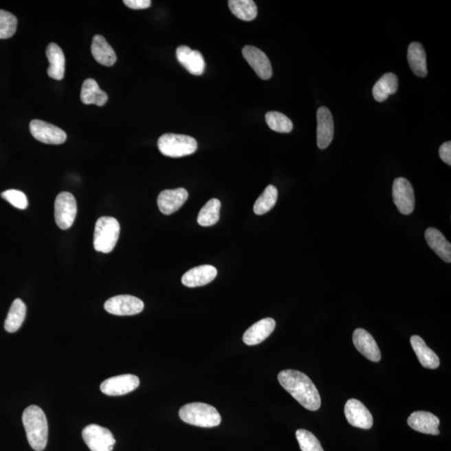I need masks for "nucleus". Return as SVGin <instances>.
Here are the masks:
<instances>
[{
  "mask_svg": "<svg viewBox=\"0 0 451 451\" xmlns=\"http://www.w3.org/2000/svg\"><path fill=\"white\" fill-rule=\"evenodd\" d=\"M280 384L305 409L316 411L321 406L320 392L308 375L294 369L279 373Z\"/></svg>",
  "mask_w": 451,
  "mask_h": 451,
  "instance_id": "obj_1",
  "label": "nucleus"
},
{
  "mask_svg": "<svg viewBox=\"0 0 451 451\" xmlns=\"http://www.w3.org/2000/svg\"><path fill=\"white\" fill-rule=\"evenodd\" d=\"M27 439L34 450L45 449L48 442V421L44 411L37 406L27 407L22 416Z\"/></svg>",
  "mask_w": 451,
  "mask_h": 451,
  "instance_id": "obj_2",
  "label": "nucleus"
},
{
  "mask_svg": "<svg viewBox=\"0 0 451 451\" xmlns=\"http://www.w3.org/2000/svg\"><path fill=\"white\" fill-rule=\"evenodd\" d=\"M179 416L189 425L212 428L219 426L221 417L215 407L204 403H190L181 408Z\"/></svg>",
  "mask_w": 451,
  "mask_h": 451,
  "instance_id": "obj_3",
  "label": "nucleus"
},
{
  "mask_svg": "<svg viewBox=\"0 0 451 451\" xmlns=\"http://www.w3.org/2000/svg\"><path fill=\"white\" fill-rule=\"evenodd\" d=\"M120 231L118 220L111 217H101L97 220L94 232V248L97 252L109 254L114 250Z\"/></svg>",
  "mask_w": 451,
  "mask_h": 451,
  "instance_id": "obj_4",
  "label": "nucleus"
},
{
  "mask_svg": "<svg viewBox=\"0 0 451 451\" xmlns=\"http://www.w3.org/2000/svg\"><path fill=\"white\" fill-rule=\"evenodd\" d=\"M158 148L166 157H182L195 153L197 142L189 135L168 133L159 138Z\"/></svg>",
  "mask_w": 451,
  "mask_h": 451,
  "instance_id": "obj_5",
  "label": "nucleus"
},
{
  "mask_svg": "<svg viewBox=\"0 0 451 451\" xmlns=\"http://www.w3.org/2000/svg\"><path fill=\"white\" fill-rule=\"evenodd\" d=\"M77 214V204L72 193L63 192L57 196L54 202V219L58 227L63 230L72 227Z\"/></svg>",
  "mask_w": 451,
  "mask_h": 451,
  "instance_id": "obj_6",
  "label": "nucleus"
},
{
  "mask_svg": "<svg viewBox=\"0 0 451 451\" xmlns=\"http://www.w3.org/2000/svg\"><path fill=\"white\" fill-rule=\"evenodd\" d=\"M82 437L91 451H112L116 444V439L111 431L97 425L85 427Z\"/></svg>",
  "mask_w": 451,
  "mask_h": 451,
  "instance_id": "obj_7",
  "label": "nucleus"
},
{
  "mask_svg": "<svg viewBox=\"0 0 451 451\" xmlns=\"http://www.w3.org/2000/svg\"><path fill=\"white\" fill-rule=\"evenodd\" d=\"M393 200L399 212L403 215H410L413 212L415 205L413 186L407 179L399 177L393 184Z\"/></svg>",
  "mask_w": 451,
  "mask_h": 451,
  "instance_id": "obj_8",
  "label": "nucleus"
},
{
  "mask_svg": "<svg viewBox=\"0 0 451 451\" xmlns=\"http://www.w3.org/2000/svg\"><path fill=\"white\" fill-rule=\"evenodd\" d=\"M104 309L118 316H131L142 312L144 302L131 295H118L108 299L104 303Z\"/></svg>",
  "mask_w": 451,
  "mask_h": 451,
  "instance_id": "obj_9",
  "label": "nucleus"
},
{
  "mask_svg": "<svg viewBox=\"0 0 451 451\" xmlns=\"http://www.w3.org/2000/svg\"><path fill=\"white\" fill-rule=\"evenodd\" d=\"M30 130L37 141L45 144L60 145L67 138V135L60 128L40 120H33L30 124Z\"/></svg>",
  "mask_w": 451,
  "mask_h": 451,
  "instance_id": "obj_10",
  "label": "nucleus"
},
{
  "mask_svg": "<svg viewBox=\"0 0 451 451\" xmlns=\"http://www.w3.org/2000/svg\"><path fill=\"white\" fill-rule=\"evenodd\" d=\"M139 386L140 380L137 375H122L104 380L100 384V390L107 395L120 396L129 394Z\"/></svg>",
  "mask_w": 451,
  "mask_h": 451,
  "instance_id": "obj_11",
  "label": "nucleus"
},
{
  "mask_svg": "<svg viewBox=\"0 0 451 451\" xmlns=\"http://www.w3.org/2000/svg\"><path fill=\"white\" fill-rule=\"evenodd\" d=\"M345 417L351 426L368 430L373 426V416L362 402L355 399H349L344 407Z\"/></svg>",
  "mask_w": 451,
  "mask_h": 451,
  "instance_id": "obj_12",
  "label": "nucleus"
},
{
  "mask_svg": "<svg viewBox=\"0 0 451 451\" xmlns=\"http://www.w3.org/2000/svg\"><path fill=\"white\" fill-rule=\"evenodd\" d=\"M243 56L262 80H270L273 76L271 62L261 50L247 45L243 49Z\"/></svg>",
  "mask_w": 451,
  "mask_h": 451,
  "instance_id": "obj_13",
  "label": "nucleus"
},
{
  "mask_svg": "<svg viewBox=\"0 0 451 451\" xmlns=\"http://www.w3.org/2000/svg\"><path fill=\"white\" fill-rule=\"evenodd\" d=\"M353 342L357 351L368 360L379 362L381 353L378 344L371 333L364 329H357L353 334Z\"/></svg>",
  "mask_w": 451,
  "mask_h": 451,
  "instance_id": "obj_14",
  "label": "nucleus"
},
{
  "mask_svg": "<svg viewBox=\"0 0 451 451\" xmlns=\"http://www.w3.org/2000/svg\"><path fill=\"white\" fill-rule=\"evenodd\" d=\"M188 198V190L184 188L164 190L159 194L158 208L165 215H170L180 209Z\"/></svg>",
  "mask_w": 451,
  "mask_h": 451,
  "instance_id": "obj_15",
  "label": "nucleus"
},
{
  "mask_svg": "<svg viewBox=\"0 0 451 451\" xmlns=\"http://www.w3.org/2000/svg\"><path fill=\"white\" fill-rule=\"evenodd\" d=\"M317 143L318 148L326 149L332 142L334 124L331 112L326 107H320L317 112Z\"/></svg>",
  "mask_w": 451,
  "mask_h": 451,
  "instance_id": "obj_16",
  "label": "nucleus"
},
{
  "mask_svg": "<svg viewBox=\"0 0 451 451\" xmlns=\"http://www.w3.org/2000/svg\"><path fill=\"white\" fill-rule=\"evenodd\" d=\"M177 58L179 63L188 69L194 76H199L205 72L206 63L202 54L188 47L182 45L177 50Z\"/></svg>",
  "mask_w": 451,
  "mask_h": 451,
  "instance_id": "obj_17",
  "label": "nucleus"
},
{
  "mask_svg": "<svg viewBox=\"0 0 451 451\" xmlns=\"http://www.w3.org/2000/svg\"><path fill=\"white\" fill-rule=\"evenodd\" d=\"M408 425L418 432L427 434H439V419L437 416L426 411H416L408 418Z\"/></svg>",
  "mask_w": 451,
  "mask_h": 451,
  "instance_id": "obj_18",
  "label": "nucleus"
},
{
  "mask_svg": "<svg viewBox=\"0 0 451 451\" xmlns=\"http://www.w3.org/2000/svg\"><path fill=\"white\" fill-rule=\"evenodd\" d=\"M217 270L212 265H201L192 268L182 276V285L188 287L208 285L217 277Z\"/></svg>",
  "mask_w": 451,
  "mask_h": 451,
  "instance_id": "obj_19",
  "label": "nucleus"
},
{
  "mask_svg": "<svg viewBox=\"0 0 451 451\" xmlns=\"http://www.w3.org/2000/svg\"><path fill=\"white\" fill-rule=\"evenodd\" d=\"M276 322L273 318H267L256 322L243 334V342L247 345H256L262 343L274 331Z\"/></svg>",
  "mask_w": 451,
  "mask_h": 451,
  "instance_id": "obj_20",
  "label": "nucleus"
},
{
  "mask_svg": "<svg viewBox=\"0 0 451 451\" xmlns=\"http://www.w3.org/2000/svg\"><path fill=\"white\" fill-rule=\"evenodd\" d=\"M426 240L431 250L445 262L451 263V245L441 232L434 228L426 231Z\"/></svg>",
  "mask_w": 451,
  "mask_h": 451,
  "instance_id": "obj_21",
  "label": "nucleus"
},
{
  "mask_svg": "<svg viewBox=\"0 0 451 451\" xmlns=\"http://www.w3.org/2000/svg\"><path fill=\"white\" fill-rule=\"evenodd\" d=\"M46 56L48 58L50 66L48 76L52 79L61 80L65 76V59L63 50L59 45L50 43L46 49Z\"/></svg>",
  "mask_w": 451,
  "mask_h": 451,
  "instance_id": "obj_22",
  "label": "nucleus"
},
{
  "mask_svg": "<svg viewBox=\"0 0 451 451\" xmlns=\"http://www.w3.org/2000/svg\"><path fill=\"white\" fill-rule=\"evenodd\" d=\"M410 344L419 363L423 367L435 369L439 366V359L432 349L428 347L421 337L414 336L410 338Z\"/></svg>",
  "mask_w": 451,
  "mask_h": 451,
  "instance_id": "obj_23",
  "label": "nucleus"
},
{
  "mask_svg": "<svg viewBox=\"0 0 451 451\" xmlns=\"http://www.w3.org/2000/svg\"><path fill=\"white\" fill-rule=\"evenodd\" d=\"M91 53L95 60L104 66H112L118 60L114 50L108 44L106 38L101 36L93 38Z\"/></svg>",
  "mask_w": 451,
  "mask_h": 451,
  "instance_id": "obj_24",
  "label": "nucleus"
},
{
  "mask_svg": "<svg viewBox=\"0 0 451 451\" xmlns=\"http://www.w3.org/2000/svg\"><path fill=\"white\" fill-rule=\"evenodd\" d=\"M407 58L415 75L421 78L427 76L426 54L421 44L411 43L408 49Z\"/></svg>",
  "mask_w": 451,
  "mask_h": 451,
  "instance_id": "obj_25",
  "label": "nucleus"
},
{
  "mask_svg": "<svg viewBox=\"0 0 451 451\" xmlns=\"http://www.w3.org/2000/svg\"><path fill=\"white\" fill-rule=\"evenodd\" d=\"M80 99L85 104H94L103 107L107 102L108 96L94 79H87L84 81L81 88Z\"/></svg>",
  "mask_w": 451,
  "mask_h": 451,
  "instance_id": "obj_26",
  "label": "nucleus"
},
{
  "mask_svg": "<svg viewBox=\"0 0 451 451\" xmlns=\"http://www.w3.org/2000/svg\"><path fill=\"white\" fill-rule=\"evenodd\" d=\"M398 78L393 73H387L377 81L373 88V96L378 102H384L390 95L395 94L398 89Z\"/></svg>",
  "mask_w": 451,
  "mask_h": 451,
  "instance_id": "obj_27",
  "label": "nucleus"
},
{
  "mask_svg": "<svg viewBox=\"0 0 451 451\" xmlns=\"http://www.w3.org/2000/svg\"><path fill=\"white\" fill-rule=\"evenodd\" d=\"M26 305L21 299L17 298L10 307L9 314L5 322V329L7 332L14 333L21 328L25 321Z\"/></svg>",
  "mask_w": 451,
  "mask_h": 451,
  "instance_id": "obj_28",
  "label": "nucleus"
},
{
  "mask_svg": "<svg viewBox=\"0 0 451 451\" xmlns=\"http://www.w3.org/2000/svg\"><path fill=\"white\" fill-rule=\"evenodd\" d=\"M229 9L236 18L243 21H252L258 15V8L252 0H229Z\"/></svg>",
  "mask_w": 451,
  "mask_h": 451,
  "instance_id": "obj_29",
  "label": "nucleus"
},
{
  "mask_svg": "<svg viewBox=\"0 0 451 451\" xmlns=\"http://www.w3.org/2000/svg\"><path fill=\"white\" fill-rule=\"evenodd\" d=\"M221 201L216 198L209 200L198 214L197 223L201 227H210L219 221Z\"/></svg>",
  "mask_w": 451,
  "mask_h": 451,
  "instance_id": "obj_30",
  "label": "nucleus"
},
{
  "mask_svg": "<svg viewBox=\"0 0 451 451\" xmlns=\"http://www.w3.org/2000/svg\"><path fill=\"white\" fill-rule=\"evenodd\" d=\"M278 189L273 185L267 186L262 195L256 201L254 210L256 215H263L273 209L278 200Z\"/></svg>",
  "mask_w": 451,
  "mask_h": 451,
  "instance_id": "obj_31",
  "label": "nucleus"
},
{
  "mask_svg": "<svg viewBox=\"0 0 451 451\" xmlns=\"http://www.w3.org/2000/svg\"><path fill=\"white\" fill-rule=\"evenodd\" d=\"M265 118L267 126H270L271 130L279 132V133H289L293 131V122L281 112H267Z\"/></svg>",
  "mask_w": 451,
  "mask_h": 451,
  "instance_id": "obj_32",
  "label": "nucleus"
},
{
  "mask_svg": "<svg viewBox=\"0 0 451 451\" xmlns=\"http://www.w3.org/2000/svg\"><path fill=\"white\" fill-rule=\"evenodd\" d=\"M17 23V18L13 14L0 10V38L12 37L16 32Z\"/></svg>",
  "mask_w": 451,
  "mask_h": 451,
  "instance_id": "obj_33",
  "label": "nucleus"
},
{
  "mask_svg": "<svg viewBox=\"0 0 451 451\" xmlns=\"http://www.w3.org/2000/svg\"><path fill=\"white\" fill-rule=\"evenodd\" d=\"M296 437L302 451H324L320 441L309 430H298Z\"/></svg>",
  "mask_w": 451,
  "mask_h": 451,
  "instance_id": "obj_34",
  "label": "nucleus"
},
{
  "mask_svg": "<svg viewBox=\"0 0 451 451\" xmlns=\"http://www.w3.org/2000/svg\"><path fill=\"white\" fill-rule=\"evenodd\" d=\"M3 199L9 201L14 208L25 210L28 207L29 202L24 192L18 190H7L1 194Z\"/></svg>",
  "mask_w": 451,
  "mask_h": 451,
  "instance_id": "obj_35",
  "label": "nucleus"
},
{
  "mask_svg": "<svg viewBox=\"0 0 451 451\" xmlns=\"http://www.w3.org/2000/svg\"><path fill=\"white\" fill-rule=\"evenodd\" d=\"M124 3L132 10H146L151 6L150 0H125Z\"/></svg>",
  "mask_w": 451,
  "mask_h": 451,
  "instance_id": "obj_36",
  "label": "nucleus"
},
{
  "mask_svg": "<svg viewBox=\"0 0 451 451\" xmlns=\"http://www.w3.org/2000/svg\"><path fill=\"white\" fill-rule=\"evenodd\" d=\"M439 157L441 160L451 166V142H447L439 147Z\"/></svg>",
  "mask_w": 451,
  "mask_h": 451,
  "instance_id": "obj_37",
  "label": "nucleus"
}]
</instances>
